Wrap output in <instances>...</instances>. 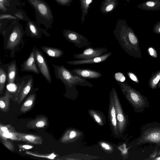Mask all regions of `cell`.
<instances>
[{
  "label": "cell",
  "mask_w": 160,
  "mask_h": 160,
  "mask_svg": "<svg viewBox=\"0 0 160 160\" xmlns=\"http://www.w3.org/2000/svg\"><path fill=\"white\" fill-rule=\"evenodd\" d=\"M71 72L73 75L85 78L97 79L102 76L100 72L88 68H76Z\"/></svg>",
  "instance_id": "cell-14"
},
{
  "label": "cell",
  "mask_w": 160,
  "mask_h": 160,
  "mask_svg": "<svg viewBox=\"0 0 160 160\" xmlns=\"http://www.w3.org/2000/svg\"><path fill=\"white\" fill-rule=\"evenodd\" d=\"M153 31L155 33L160 34V21H158L154 25Z\"/></svg>",
  "instance_id": "cell-36"
},
{
  "label": "cell",
  "mask_w": 160,
  "mask_h": 160,
  "mask_svg": "<svg viewBox=\"0 0 160 160\" xmlns=\"http://www.w3.org/2000/svg\"><path fill=\"white\" fill-rule=\"evenodd\" d=\"M127 2H128V3H129V1L131 0H126Z\"/></svg>",
  "instance_id": "cell-40"
},
{
  "label": "cell",
  "mask_w": 160,
  "mask_h": 160,
  "mask_svg": "<svg viewBox=\"0 0 160 160\" xmlns=\"http://www.w3.org/2000/svg\"><path fill=\"white\" fill-rule=\"evenodd\" d=\"M117 82L119 85L123 94L132 106L136 112H142L146 108L149 107V103L146 97L141 94L125 81Z\"/></svg>",
  "instance_id": "cell-3"
},
{
  "label": "cell",
  "mask_w": 160,
  "mask_h": 160,
  "mask_svg": "<svg viewBox=\"0 0 160 160\" xmlns=\"http://www.w3.org/2000/svg\"><path fill=\"white\" fill-rule=\"evenodd\" d=\"M18 146L19 148L24 150H28L31 149L33 148V146L32 145L26 144H18Z\"/></svg>",
  "instance_id": "cell-38"
},
{
  "label": "cell",
  "mask_w": 160,
  "mask_h": 160,
  "mask_svg": "<svg viewBox=\"0 0 160 160\" xmlns=\"http://www.w3.org/2000/svg\"><path fill=\"white\" fill-rule=\"evenodd\" d=\"M158 87L159 88H160V83H159V85L158 86Z\"/></svg>",
  "instance_id": "cell-41"
},
{
  "label": "cell",
  "mask_w": 160,
  "mask_h": 160,
  "mask_svg": "<svg viewBox=\"0 0 160 160\" xmlns=\"http://www.w3.org/2000/svg\"><path fill=\"white\" fill-rule=\"evenodd\" d=\"M160 80V71L152 77L149 81L150 87L152 89L156 88Z\"/></svg>",
  "instance_id": "cell-30"
},
{
  "label": "cell",
  "mask_w": 160,
  "mask_h": 160,
  "mask_svg": "<svg viewBox=\"0 0 160 160\" xmlns=\"http://www.w3.org/2000/svg\"><path fill=\"white\" fill-rule=\"evenodd\" d=\"M113 32L123 50L131 56H138L139 49L138 38L125 19L117 21Z\"/></svg>",
  "instance_id": "cell-1"
},
{
  "label": "cell",
  "mask_w": 160,
  "mask_h": 160,
  "mask_svg": "<svg viewBox=\"0 0 160 160\" xmlns=\"http://www.w3.org/2000/svg\"><path fill=\"white\" fill-rule=\"evenodd\" d=\"M127 74L129 78L133 81L138 82V80L136 75L133 73L131 72H128Z\"/></svg>",
  "instance_id": "cell-37"
},
{
  "label": "cell",
  "mask_w": 160,
  "mask_h": 160,
  "mask_svg": "<svg viewBox=\"0 0 160 160\" xmlns=\"http://www.w3.org/2000/svg\"><path fill=\"white\" fill-rule=\"evenodd\" d=\"M12 95L10 92L6 90L4 95L0 97V109L4 112L6 113L9 110L10 99Z\"/></svg>",
  "instance_id": "cell-22"
},
{
  "label": "cell",
  "mask_w": 160,
  "mask_h": 160,
  "mask_svg": "<svg viewBox=\"0 0 160 160\" xmlns=\"http://www.w3.org/2000/svg\"><path fill=\"white\" fill-rule=\"evenodd\" d=\"M2 143L8 150L12 152L15 150V147L13 142L7 139H3L0 138Z\"/></svg>",
  "instance_id": "cell-31"
},
{
  "label": "cell",
  "mask_w": 160,
  "mask_h": 160,
  "mask_svg": "<svg viewBox=\"0 0 160 160\" xmlns=\"http://www.w3.org/2000/svg\"><path fill=\"white\" fill-rule=\"evenodd\" d=\"M40 48L47 55L52 58H59L61 57L64 53L63 51L58 48L42 46Z\"/></svg>",
  "instance_id": "cell-24"
},
{
  "label": "cell",
  "mask_w": 160,
  "mask_h": 160,
  "mask_svg": "<svg viewBox=\"0 0 160 160\" xmlns=\"http://www.w3.org/2000/svg\"><path fill=\"white\" fill-rule=\"evenodd\" d=\"M142 10L149 11H158L160 10V0H148L137 6Z\"/></svg>",
  "instance_id": "cell-19"
},
{
  "label": "cell",
  "mask_w": 160,
  "mask_h": 160,
  "mask_svg": "<svg viewBox=\"0 0 160 160\" xmlns=\"http://www.w3.org/2000/svg\"><path fill=\"white\" fill-rule=\"evenodd\" d=\"M100 144L101 147L107 152H111L113 150L112 146L107 142H101L100 143Z\"/></svg>",
  "instance_id": "cell-33"
},
{
  "label": "cell",
  "mask_w": 160,
  "mask_h": 160,
  "mask_svg": "<svg viewBox=\"0 0 160 160\" xmlns=\"http://www.w3.org/2000/svg\"><path fill=\"white\" fill-rule=\"evenodd\" d=\"M17 136L20 141L25 142L36 145H41L43 139L40 136L31 134H27L16 132Z\"/></svg>",
  "instance_id": "cell-17"
},
{
  "label": "cell",
  "mask_w": 160,
  "mask_h": 160,
  "mask_svg": "<svg viewBox=\"0 0 160 160\" xmlns=\"http://www.w3.org/2000/svg\"><path fill=\"white\" fill-rule=\"evenodd\" d=\"M57 3L62 5L69 6L72 2V0H55Z\"/></svg>",
  "instance_id": "cell-35"
},
{
  "label": "cell",
  "mask_w": 160,
  "mask_h": 160,
  "mask_svg": "<svg viewBox=\"0 0 160 160\" xmlns=\"http://www.w3.org/2000/svg\"><path fill=\"white\" fill-rule=\"evenodd\" d=\"M34 52V57L36 62L40 73L48 82L51 83L52 78L46 58L42 52L36 46L33 48Z\"/></svg>",
  "instance_id": "cell-7"
},
{
  "label": "cell",
  "mask_w": 160,
  "mask_h": 160,
  "mask_svg": "<svg viewBox=\"0 0 160 160\" xmlns=\"http://www.w3.org/2000/svg\"><path fill=\"white\" fill-rule=\"evenodd\" d=\"M63 35L67 41L74 44L78 48H81L92 44L84 36L75 31L64 29Z\"/></svg>",
  "instance_id": "cell-8"
},
{
  "label": "cell",
  "mask_w": 160,
  "mask_h": 160,
  "mask_svg": "<svg viewBox=\"0 0 160 160\" xmlns=\"http://www.w3.org/2000/svg\"><path fill=\"white\" fill-rule=\"evenodd\" d=\"M0 135L1 138H3L6 134L14 128L10 124L4 125L0 123Z\"/></svg>",
  "instance_id": "cell-29"
},
{
  "label": "cell",
  "mask_w": 160,
  "mask_h": 160,
  "mask_svg": "<svg viewBox=\"0 0 160 160\" xmlns=\"http://www.w3.org/2000/svg\"><path fill=\"white\" fill-rule=\"evenodd\" d=\"M82 135L80 131L73 128H69L66 130L60 139L63 143H68L74 142L78 140Z\"/></svg>",
  "instance_id": "cell-16"
},
{
  "label": "cell",
  "mask_w": 160,
  "mask_h": 160,
  "mask_svg": "<svg viewBox=\"0 0 160 160\" xmlns=\"http://www.w3.org/2000/svg\"><path fill=\"white\" fill-rule=\"evenodd\" d=\"M148 52L153 57H157V54L155 50L152 48H150L148 49Z\"/></svg>",
  "instance_id": "cell-39"
},
{
  "label": "cell",
  "mask_w": 160,
  "mask_h": 160,
  "mask_svg": "<svg viewBox=\"0 0 160 160\" xmlns=\"http://www.w3.org/2000/svg\"><path fill=\"white\" fill-rule=\"evenodd\" d=\"M36 97L35 93L30 94L22 105L20 108V112L25 113L29 111L34 105Z\"/></svg>",
  "instance_id": "cell-21"
},
{
  "label": "cell",
  "mask_w": 160,
  "mask_h": 160,
  "mask_svg": "<svg viewBox=\"0 0 160 160\" xmlns=\"http://www.w3.org/2000/svg\"><path fill=\"white\" fill-rule=\"evenodd\" d=\"M114 77L115 79L117 82H123L126 79L124 74L120 72L116 73L114 74Z\"/></svg>",
  "instance_id": "cell-32"
},
{
  "label": "cell",
  "mask_w": 160,
  "mask_h": 160,
  "mask_svg": "<svg viewBox=\"0 0 160 160\" xmlns=\"http://www.w3.org/2000/svg\"><path fill=\"white\" fill-rule=\"evenodd\" d=\"M113 97L116 111L118 125V136L120 137L125 130L128 123V116L126 115L123 110L115 89L113 87L110 92Z\"/></svg>",
  "instance_id": "cell-6"
},
{
  "label": "cell",
  "mask_w": 160,
  "mask_h": 160,
  "mask_svg": "<svg viewBox=\"0 0 160 160\" xmlns=\"http://www.w3.org/2000/svg\"><path fill=\"white\" fill-rule=\"evenodd\" d=\"M49 125L48 118L45 116L41 115L29 121L26 126L32 129H40L47 128Z\"/></svg>",
  "instance_id": "cell-18"
},
{
  "label": "cell",
  "mask_w": 160,
  "mask_h": 160,
  "mask_svg": "<svg viewBox=\"0 0 160 160\" xmlns=\"http://www.w3.org/2000/svg\"><path fill=\"white\" fill-rule=\"evenodd\" d=\"M118 3V0H102L100 11L103 14L111 12L115 9Z\"/></svg>",
  "instance_id": "cell-20"
},
{
  "label": "cell",
  "mask_w": 160,
  "mask_h": 160,
  "mask_svg": "<svg viewBox=\"0 0 160 160\" xmlns=\"http://www.w3.org/2000/svg\"><path fill=\"white\" fill-rule=\"evenodd\" d=\"M108 51V49L105 47L94 48L88 46L82 52L74 54L73 58L78 60L90 59L102 55Z\"/></svg>",
  "instance_id": "cell-9"
},
{
  "label": "cell",
  "mask_w": 160,
  "mask_h": 160,
  "mask_svg": "<svg viewBox=\"0 0 160 160\" xmlns=\"http://www.w3.org/2000/svg\"><path fill=\"white\" fill-rule=\"evenodd\" d=\"M35 9L38 25L43 24L46 28H51L53 16L49 6L43 0H27Z\"/></svg>",
  "instance_id": "cell-5"
},
{
  "label": "cell",
  "mask_w": 160,
  "mask_h": 160,
  "mask_svg": "<svg viewBox=\"0 0 160 160\" xmlns=\"http://www.w3.org/2000/svg\"><path fill=\"white\" fill-rule=\"evenodd\" d=\"M7 80L8 84L13 83L17 73L16 61L13 60L8 63V65Z\"/></svg>",
  "instance_id": "cell-25"
},
{
  "label": "cell",
  "mask_w": 160,
  "mask_h": 160,
  "mask_svg": "<svg viewBox=\"0 0 160 160\" xmlns=\"http://www.w3.org/2000/svg\"><path fill=\"white\" fill-rule=\"evenodd\" d=\"M112 54V52H106L102 55L98 57L84 60H78L66 61V62L73 65L85 64H92L103 62L110 57Z\"/></svg>",
  "instance_id": "cell-13"
},
{
  "label": "cell",
  "mask_w": 160,
  "mask_h": 160,
  "mask_svg": "<svg viewBox=\"0 0 160 160\" xmlns=\"http://www.w3.org/2000/svg\"><path fill=\"white\" fill-rule=\"evenodd\" d=\"M27 21V25L25 31L26 34L32 38H40L42 37V32L48 37H49V34L45 30L41 28L40 26L28 18Z\"/></svg>",
  "instance_id": "cell-11"
},
{
  "label": "cell",
  "mask_w": 160,
  "mask_h": 160,
  "mask_svg": "<svg viewBox=\"0 0 160 160\" xmlns=\"http://www.w3.org/2000/svg\"><path fill=\"white\" fill-rule=\"evenodd\" d=\"M21 68L22 71L31 72L37 74L40 73L36 65L34 52L33 48L29 57L21 65Z\"/></svg>",
  "instance_id": "cell-15"
},
{
  "label": "cell",
  "mask_w": 160,
  "mask_h": 160,
  "mask_svg": "<svg viewBox=\"0 0 160 160\" xmlns=\"http://www.w3.org/2000/svg\"><path fill=\"white\" fill-rule=\"evenodd\" d=\"M108 118L110 126L113 135L118 136V128L116 109L113 97L110 92L109 94Z\"/></svg>",
  "instance_id": "cell-12"
},
{
  "label": "cell",
  "mask_w": 160,
  "mask_h": 160,
  "mask_svg": "<svg viewBox=\"0 0 160 160\" xmlns=\"http://www.w3.org/2000/svg\"><path fill=\"white\" fill-rule=\"evenodd\" d=\"M140 134L134 143L140 146L152 143L160 146V123L153 122L146 124L141 128Z\"/></svg>",
  "instance_id": "cell-4"
},
{
  "label": "cell",
  "mask_w": 160,
  "mask_h": 160,
  "mask_svg": "<svg viewBox=\"0 0 160 160\" xmlns=\"http://www.w3.org/2000/svg\"><path fill=\"white\" fill-rule=\"evenodd\" d=\"M24 33L22 27L18 20L12 21L2 32L4 49L10 52V57H14L16 52L23 44Z\"/></svg>",
  "instance_id": "cell-2"
},
{
  "label": "cell",
  "mask_w": 160,
  "mask_h": 160,
  "mask_svg": "<svg viewBox=\"0 0 160 160\" xmlns=\"http://www.w3.org/2000/svg\"><path fill=\"white\" fill-rule=\"evenodd\" d=\"M88 112L95 122L98 125L103 126L106 123L105 117L104 114L101 112L92 109H89Z\"/></svg>",
  "instance_id": "cell-23"
},
{
  "label": "cell",
  "mask_w": 160,
  "mask_h": 160,
  "mask_svg": "<svg viewBox=\"0 0 160 160\" xmlns=\"http://www.w3.org/2000/svg\"><path fill=\"white\" fill-rule=\"evenodd\" d=\"M0 20L3 19H12L13 20H18V18L16 16L9 14H1L0 16Z\"/></svg>",
  "instance_id": "cell-34"
},
{
  "label": "cell",
  "mask_w": 160,
  "mask_h": 160,
  "mask_svg": "<svg viewBox=\"0 0 160 160\" xmlns=\"http://www.w3.org/2000/svg\"><path fill=\"white\" fill-rule=\"evenodd\" d=\"M7 74L3 69L0 68V94H1L4 90L5 84Z\"/></svg>",
  "instance_id": "cell-28"
},
{
  "label": "cell",
  "mask_w": 160,
  "mask_h": 160,
  "mask_svg": "<svg viewBox=\"0 0 160 160\" xmlns=\"http://www.w3.org/2000/svg\"><path fill=\"white\" fill-rule=\"evenodd\" d=\"M33 83V79L31 77L25 84V81H22L18 87L17 92L13 97L17 103H20L29 92Z\"/></svg>",
  "instance_id": "cell-10"
},
{
  "label": "cell",
  "mask_w": 160,
  "mask_h": 160,
  "mask_svg": "<svg viewBox=\"0 0 160 160\" xmlns=\"http://www.w3.org/2000/svg\"><path fill=\"white\" fill-rule=\"evenodd\" d=\"M27 154L33 156L34 157L39 158H44L47 159H54L57 157V155L54 153L48 154H41L36 152H33L31 151H27L25 153Z\"/></svg>",
  "instance_id": "cell-27"
},
{
  "label": "cell",
  "mask_w": 160,
  "mask_h": 160,
  "mask_svg": "<svg viewBox=\"0 0 160 160\" xmlns=\"http://www.w3.org/2000/svg\"><path fill=\"white\" fill-rule=\"evenodd\" d=\"M92 0H80V7L82 10V16L81 17L82 23L85 20V17L88 14L90 6Z\"/></svg>",
  "instance_id": "cell-26"
}]
</instances>
